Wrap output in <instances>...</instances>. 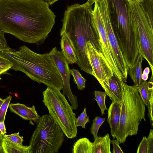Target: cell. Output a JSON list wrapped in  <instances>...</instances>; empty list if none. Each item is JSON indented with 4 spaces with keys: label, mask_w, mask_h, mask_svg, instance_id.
<instances>
[{
    "label": "cell",
    "mask_w": 153,
    "mask_h": 153,
    "mask_svg": "<svg viewBox=\"0 0 153 153\" xmlns=\"http://www.w3.org/2000/svg\"><path fill=\"white\" fill-rule=\"evenodd\" d=\"M153 74L149 81H143L138 86L140 96L146 106H148L153 95Z\"/></svg>",
    "instance_id": "20"
},
{
    "label": "cell",
    "mask_w": 153,
    "mask_h": 153,
    "mask_svg": "<svg viewBox=\"0 0 153 153\" xmlns=\"http://www.w3.org/2000/svg\"><path fill=\"white\" fill-rule=\"evenodd\" d=\"M54 62L61 77L63 83V94L68 98L73 109L76 110L78 107V100L71 90L70 85L71 74L69 64L61 51L55 47L49 53Z\"/></svg>",
    "instance_id": "12"
},
{
    "label": "cell",
    "mask_w": 153,
    "mask_h": 153,
    "mask_svg": "<svg viewBox=\"0 0 153 153\" xmlns=\"http://www.w3.org/2000/svg\"><path fill=\"white\" fill-rule=\"evenodd\" d=\"M1 78L0 77V80H1Z\"/></svg>",
    "instance_id": "43"
},
{
    "label": "cell",
    "mask_w": 153,
    "mask_h": 153,
    "mask_svg": "<svg viewBox=\"0 0 153 153\" xmlns=\"http://www.w3.org/2000/svg\"><path fill=\"white\" fill-rule=\"evenodd\" d=\"M1 145L4 153H30L29 145H19L8 140L4 136Z\"/></svg>",
    "instance_id": "19"
},
{
    "label": "cell",
    "mask_w": 153,
    "mask_h": 153,
    "mask_svg": "<svg viewBox=\"0 0 153 153\" xmlns=\"http://www.w3.org/2000/svg\"><path fill=\"white\" fill-rule=\"evenodd\" d=\"M60 36H62L60 44L62 55L69 64L77 63L78 59L76 53L68 39L64 34Z\"/></svg>",
    "instance_id": "16"
},
{
    "label": "cell",
    "mask_w": 153,
    "mask_h": 153,
    "mask_svg": "<svg viewBox=\"0 0 153 153\" xmlns=\"http://www.w3.org/2000/svg\"><path fill=\"white\" fill-rule=\"evenodd\" d=\"M111 143L113 146V153H124L119 145V143L117 140H111Z\"/></svg>",
    "instance_id": "34"
},
{
    "label": "cell",
    "mask_w": 153,
    "mask_h": 153,
    "mask_svg": "<svg viewBox=\"0 0 153 153\" xmlns=\"http://www.w3.org/2000/svg\"><path fill=\"white\" fill-rule=\"evenodd\" d=\"M121 111V102L112 101L108 109L107 122L109 123L111 134L114 139L119 127Z\"/></svg>",
    "instance_id": "14"
},
{
    "label": "cell",
    "mask_w": 153,
    "mask_h": 153,
    "mask_svg": "<svg viewBox=\"0 0 153 153\" xmlns=\"http://www.w3.org/2000/svg\"><path fill=\"white\" fill-rule=\"evenodd\" d=\"M4 135H2L0 131V144H1L3 137Z\"/></svg>",
    "instance_id": "41"
},
{
    "label": "cell",
    "mask_w": 153,
    "mask_h": 153,
    "mask_svg": "<svg viewBox=\"0 0 153 153\" xmlns=\"http://www.w3.org/2000/svg\"><path fill=\"white\" fill-rule=\"evenodd\" d=\"M94 94L95 99L100 109L101 115H103L105 114V111L108 110L105 102L106 94L105 92L97 91H94Z\"/></svg>",
    "instance_id": "24"
},
{
    "label": "cell",
    "mask_w": 153,
    "mask_h": 153,
    "mask_svg": "<svg viewBox=\"0 0 153 153\" xmlns=\"http://www.w3.org/2000/svg\"><path fill=\"white\" fill-rule=\"evenodd\" d=\"M137 153H148V146L147 137H143L142 140L139 145Z\"/></svg>",
    "instance_id": "31"
},
{
    "label": "cell",
    "mask_w": 153,
    "mask_h": 153,
    "mask_svg": "<svg viewBox=\"0 0 153 153\" xmlns=\"http://www.w3.org/2000/svg\"><path fill=\"white\" fill-rule=\"evenodd\" d=\"M4 33L0 30V53L8 50L10 48L7 44Z\"/></svg>",
    "instance_id": "30"
},
{
    "label": "cell",
    "mask_w": 153,
    "mask_h": 153,
    "mask_svg": "<svg viewBox=\"0 0 153 153\" xmlns=\"http://www.w3.org/2000/svg\"><path fill=\"white\" fill-rule=\"evenodd\" d=\"M19 132L12 134H10L4 135V137L8 140L19 145H22L24 141L23 137L20 136L19 135Z\"/></svg>",
    "instance_id": "29"
},
{
    "label": "cell",
    "mask_w": 153,
    "mask_h": 153,
    "mask_svg": "<svg viewBox=\"0 0 153 153\" xmlns=\"http://www.w3.org/2000/svg\"><path fill=\"white\" fill-rule=\"evenodd\" d=\"M30 138V153H57L65 140L59 125L48 114L41 117Z\"/></svg>",
    "instance_id": "7"
},
{
    "label": "cell",
    "mask_w": 153,
    "mask_h": 153,
    "mask_svg": "<svg viewBox=\"0 0 153 153\" xmlns=\"http://www.w3.org/2000/svg\"><path fill=\"white\" fill-rule=\"evenodd\" d=\"M92 143L88 139L83 137L74 144L72 152L73 153H92Z\"/></svg>",
    "instance_id": "21"
},
{
    "label": "cell",
    "mask_w": 153,
    "mask_h": 153,
    "mask_svg": "<svg viewBox=\"0 0 153 153\" xmlns=\"http://www.w3.org/2000/svg\"><path fill=\"white\" fill-rule=\"evenodd\" d=\"M105 117L97 116L93 120L90 132L93 136L94 140L98 137L97 134L99 129L105 121Z\"/></svg>",
    "instance_id": "25"
},
{
    "label": "cell",
    "mask_w": 153,
    "mask_h": 153,
    "mask_svg": "<svg viewBox=\"0 0 153 153\" xmlns=\"http://www.w3.org/2000/svg\"><path fill=\"white\" fill-rule=\"evenodd\" d=\"M132 17L139 37V54L148 62L153 71V28L149 23L140 4L129 0Z\"/></svg>",
    "instance_id": "8"
},
{
    "label": "cell",
    "mask_w": 153,
    "mask_h": 153,
    "mask_svg": "<svg viewBox=\"0 0 153 153\" xmlns=\"http://www.w3.org/2000/svg\"><path fill=\"white\" fill-rule=\"evenodd\" d=\"M111 140L109 134L103 137H98L92 143V153H111Z\"/></svg>",
    "instance_id": "17"
},
{
    "label": "cell",
    "mask_w": 153,
    "mask_h": 153,
    "mask_svg": "<svg viewBox=\"0 0 153 153\" xmlns=\"http://www.w3.org/2000/svg\"><path fill=\"white\" fill-rule=\"evenodd\" d=\"M109 17L125 61L132 67L139 55V37L129 0H107Z\"/></svg>",
    "instance_id": "4"
},
{
    "label": "cell",
    "mask_w": 153,
    "mask_h": 153,
    "mask_svg": "<svg viewBox=\"0 0 153 153\" xmlns=\"http://www.w3.org/2000/svg\"><path fill=\"white\" fill-rule=\"evenodd\" d=\"M102 88L112 101L121 102L122 92L120 82L114 74L108 79V84Z\"/></svg>",
    "instance_id": "15"
},
{
    "label": "cell",
    "mask_w": 153,
    "mask_h": 153,
    "mask_svg": "<svg viewBox=\"0 0 153 153\" xmlns=\"http://www.w3.org/2000/svg\"><path fill=\"white\" fill-rule=\"evenodd\" d=\"M138 3L141 6L149 23L153 27V0H145Z\"/></svg>",
    "instance_id": "22"
},
{
    "label": "cell",
    "mask_w": 153,
    "mask_h": 153,
    "mask_svg": "<svg viewBox=\"0 0 153 153\" xmlns=\"http://www.w3.org/2000/svg\"><path fill=\"white\" fill-rule=\"evenodd\" d=\"M98 5L105 29L111 53L126 82L128 67L126 63L113 30L109 17L107 0L96 1Z\"/></svg>",
    "instance_id": "9"
},
{
    "label": "cell",
    "mask_w": 153,
    "mask_h": 153,
    "mask_svg": "<svg viewBox=\"0 0 153 153\" xmlns=\"http://www.w3.org/2000/svg\"><path fill=\"white\" fill-rule=\"evenodd\" d=\"M88 116H87L86 109L84 108L83 111L75 120V123L77 127L81 126L83 128H85V125L86 123L89 122Z\"/></svg>",
    "instance_id": "26"
},
{
    "label": "cell",
    "mask_w": 153,
    "mask_h": 153,
    "mask_svg": "<svg viewBox=\"0 0 153 153\" xmlns=\"http://www.w3.org/2000/svg\"><path fill=\"white\" fill-rule=\"evenodd\" d=\"M10 111L19 115L23 119L37 123L41 117L38 114L35 106L28 107L24 104L17 103L9 104Z\"/></svg>",
    "instance_id": "13"
},
{
    "label": "cell",
    "mask_w": 153,
    "mask_h": 153,
    "mask_svg": "<svg viewBox=\"0 0 153 153\" xmlns=\"http://www.w3.org/2000/svg\"><path fill=\"white\" fill-rule=\"evenodd\" d=\"M92 10V5L87 2L68 7L64 14L60 32V36L65 34L71 43L77 58L78 66L92 75V69L86 53L87 42H91L101 52L93 21Z\"/></svg>",
    "instance_id": "2"
},
{
    "label": "cell",
    "mask_w": 153,
    "mask_h": 153,
    "mask_svg": "<svg viewBox=\"0 0 153 153\" xmlns=\"http://www.w3.org/2000/svg\"><path fill=\"white\" fill-rule=\"evenodd\" d=\"M0 53L13 64L10 69L22 72L39 84L43 83L54 90H62L61 77L49 53H37L25 45Z\"/></svg>",
    "instance_id": "3"
},
{
    "label": "cell",
    "mask_w": 153,
    "mask_h": 153,
    "mask_svg": "<svg viewBox=\"0 0 153 153\" xmlns=\"http://www.w3.org/2000/svg\"><path fill=\"white\" fill-rule=\"evenodd\" d=\"M12 97L9 96L4 99V101L0 108V122L4 121L8 108Z\"/></svg>",
    "instance_id": "28"
},
{
    "label": "cell",
    "mask_w": 153,
    "mask_h": 153,
    "mask_svg": "<svg viewBox=\"0 0 153 153\" xmlns=\"http://www.w3.org/2000/svg\"><path fill=\"white\" fill-rule=\"evenodd\" d=\"M136 2L140 3L145 0H135Z\"/></svg>",
    "instance_id": "42"
},
{
    "label": "cell",
    "mask_w": 153,
    "mask_h": 153,
    "mask_svg": "<svg viewBox=\"0 0 153 153\" xmlns=\"http://www.w3.org/2000/svg\"><path fill=\"white\" fill-rule=\"evenodd\" d=\"M150 71V69L148 67H146L144 69L141 75V78L143 81H145L147 80Z\"/></svg>",
    "instance_id": "35"
},
{
    "label": "cell",
    "mask_w": 153,
    "mask_h": 153,
    "mask_svg": "<svg viewBox=\"0 0 153 153\" xmlns=\"http://www.w3.org/2000/svg\"><path fill=\"white\" fill-rule=\"evenodd\" d=\"M13 65L11 61L0 53V75L10 69Z\"/></svg>",
    "instance_id": "27"
},
{
    "label": "cell",
    "mask_w": 153,
    "mask_h": 153,
    "mask_svg": "<svg viewBox=\"0 0 153 153\" xmlns=\"http://www.w3.org/2000/svg\"><path fill=\"white\" fill-rule=\"evenodd\" d=\"M153 95L152 96L148 105V116L149 119L150 125L152 128L153 126Z\"/></svg>",
    "instance_id": "33"
},
{
    "label": "cell",
    "mask_w": 153,
    "mask_h": 153,
    "mask_svg": "<svg viewBox=\"0 0 153 153\" xmlns=\"http://www.w3.org/2000/svg\"><path fill=\"white\" fill-rule=\"evenodd\" d=\"M86 53L91 65L92 76L102 88L108 84V79L114 74L102 53L99 51L90 41L86 44Z\"/></svg>",
    "instance_id": "11"
},
{
    "label": "cell",
    "mask_w": 153,
    "mask_h": 153,
    "mask_svg": "<svg viewBox=\"0 0 153 153\" xmlns=\"http://www.w3.org/2000/svg\"><path fill=\"white\" fill-rule=\"evenodd\" d=\"M143 57L140 54L135 62L133 67L128 68L127 73L128 74L135 85L138 86L143 81L141 78L142 65Z\"/></svg>",
    "instance_id": "18"
},
{
    "label": "cell",
    "mask_w": 153,
    "mask_h": 153,
    "mask_svg": "<svg viewBox=\"0 0 153 153\" xmlns=\"http://www.w3.org/2000/svg\"><path fill=\"white\" fill-rule=\"evenodd\" d=\"M148 146V153H153V130L150 129L148 137H147Z\"/></svg>",
    "instance_id": "32"
},
{
    "label": "cell",
    "mask_w": 153,
    "mask_h": 153,
    "mask_svg": "<svg viewBox=\"0 0 153 153\" xmlns=\"http://www.w3.org/2000/svg\"><path fill=\"white\" fill-rule=\"evenodd\" d=\"M41 0H0V30L25 42L43 44L56 16Z\"/></svg>",
    "instance_id": "1"
},
{
    "label": "cell",
    "mask_w": 153,
    "mask_h": 153,
    "mask_svg": "<svg viewBox=\"0 0 153 153\" xmlns=\"http://www.w3.org/2000/svg\"><path fill=\"white\" fill-rule=\"evenodd\" d=\"M42 93V102L47 108L50 116L68 138L76 137L77 129L75 123L76 114L65 95L60 91L48 87Z\"/></svg>",
    "instance_id": "6"
},
{
    "label": "cell",
    "mask_w": 153,
    "mask_h": 153,
    "mask_svg": "<svg viewBox=\"0 0 153 153\" xmlns=\"http://www.w3.org/2000/svg\"><path fill=\"white\" fill-rule=\"evenodd\" d=\"M71 75L73 77V81L77 85L78 90H82L85 88L86 80L83 77L77 69H72L70 70Z\"/></svg>",
    "instance_id": "23"
},
{
    "label": "cell",
    "mask_w": 153,
    "mask_h": 153,
    "mask_svg": "<svg viewBox=\"0 0 153 153\" xmlns=\"http://www.w3.org/2000/svg\"><path fill=\"white\" fill-rule=\"evenodd\" d=\"M4 101V99H2L1 98H0V108H1L2 104H3Z\"/></svg>",
    "instance_id": "39"
},
{
    "label": "cell",
    "mask_w": 153,
    "mask_h": 153,
    "mask_svg": "<svg viewBox=\"0 0 153 153\" xmlns=\"http://www.w3.org/2000/svg\"><path fill=\"white\" fill-rule=\"evenodd\" d=\"M0 131L2 135L5 134L6 133L4 121L0 122Z\"/></svg>",
    "instance_id": "36"
},
{
    "label": "cell",
    "mask_w": 153,
    "mask_h": 153,
    "mask_svg": "<svg viewBox=\"0 0 153 153\" xmlns=\"http://www.w3.org/2000/svg\"><path fill=\"white\" fill-rule=\"evenodd\" d=\"M98 0H88L86 2L89 4L92 5L94 3Z\"/></svg>",
    "instance_id": "38"
},
{
    "label": "cell",
    "mask_w": 153,
    "mask_h": 153,
    "mask_svg": "<svg viewBox=\"0 0 153 153\" xmlns=\"http://www.w3.org/2000/svg\"><path fill=\"white\" fill-rule=\"evenodd\" d=\"M0 153H4V150L1 145V143L0 144Z\"/></svg>",
    "instance_id": "40"
},
{
    "label": "cell",
    "mask_w": 153,
    "mask_h": 153,
    "mask_svg": "<svg viewBox=\"0 0 153 153\" xmlns=\"http://www.w3.org/2000/svg\"><path fill=\"white\" fill-rule=\"evenodd\" d=\"M122 92L120 123L115 137L120 144L127 137L137 134L139 126L145 118L146 105L139 94L138 86L120 82Z\"/></svg>",
    "instance_id": "5"
},
{
    "label": "cell",
    "mask_w": 153,
    "mask_h": 153,
    "mask_svg": "<svg viewBox=\"0 0 153 153\" xmlns=\"http://www.w3.org/2000/svg\"><path fill=\"white\" fill-rule=\"evenodd\" d=\"M93 21L98 36L101 52L114 74L120 81L124 82L123 76L118 68L110 51L107 34L97 3L92 10Z\"/></svg>",
    "instance_id": "10"
},
{
    "label": "cell",
    "mask_w": 153,
    "mask_h": 153,
    "mask_svg": "<svg viewBox=\"0 0 153 153\" xmlns=\"http://www.w3.org/2000/svg\"><path fill=\"white\" fill-rule=\"evenodd\" d=\"M48 2L49 5H51L60 0H41Z\"/></svg>",
    "instance_id": "37"
}]
</instances>
